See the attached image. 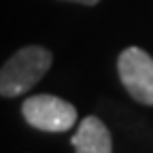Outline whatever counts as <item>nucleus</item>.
Instances as JSON below:
<instances>
[{"mask_svg":"<svg viewBox=\"0 0 153 153\" xmlns=\"http://www.w3.org/2000/svg\"><path fill=\"white\" fill-rule=\"evenodd\" d=\"M53 55L41 45H28L15 51L0 68V96L15 98L32 89L51 68Z\"/></svg>","mask_w":153,"mask_h":153,"instance_id":"f257e3e1","label":"nucleus"},{"mask_svg":"<svg viewBox=\"0 0 153 153\" xmlns=\"http://www.w3.org/2000/svg\"><path fill=\"white\" fill-rule=\"evenodd\" d=\"M24 119L43 132H66L76 123V108L51 94H38L22 104Z\"/></svg>","mask_w":153,"mask_h":153,"instance_id":"f03ea898","label":"nucleus"},{"mask_svg":"<svg viewBox=\"0 0 153 153\" xmlns=\"http://www.w3.org/2000/svg\"><path fill=\"white\" fill-rule=\"evenodd\" d=\"M117 70L132 98L140 104L153 106V57L138 47H128L117 60Z\"/></svg>","mask_w":153,"mask_h":153,"instance_id":"7ed1b4c3","label":"nucleus"},{"mask_svg":"<svg viewBox=\"0 0 153 153\" xmlns=\"http://www.w3.org/2000/svg\"><path fill=\"white\" fill-rule=\"evenodd\" d=\"M72 147L79 153H111L113 138L102 119H98L96 115H89L76 128L72 136Z\"/></svg>","mask_w":153,"mask_h":153,"instance_id":"20e7f679","label":"nucleus"},{"mask_svg":"<svg viewBox=\"0 0 153 153\" xmlns=\"http://www.w3.org/2000/svg\"><path fill=\"white\" fill-rule=\"evenodd\" d=\"M64 2H79V4H87V7H94V4H98L100 0H64Z\"/></svg>","mask_w":153,"mask_h":153,"instance_id":"39448f33","label":"nucleus"}]
</instances>
